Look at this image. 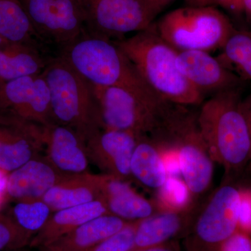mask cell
Listing matches in <instances>:
<instances>
[{
    "instance_id": "1",
    "label": "cell",
    "mask_w": 251,
    "mask_h": 251,
    "mask_svg": "<svg viewBox=\"0 0 251 251\" xmlns=\"http://www.w3.org/2000/svg\"><path fill=\"white\" fill-rule=\"evenodd\" d=\"M242 89L212 96L202 104L197 117L208 153L227 174L240 171L251 160V136L242 111Z\"/></svg>"
},
{
    "instance_id": "2",
    "label": "cell",
    "mask_w": 251,
    "mask_h": 251,
    "mask_svg": "<svg viewBox=\"0 0 251 251\" xmlns=\"http://www.w3.org/2000/svg\"><path fill=\"white\" fill-rule=\"evenodd\" d=\"M147 85L163 100L176 105H201L204 97L176 66L178 51L162 39L155 23L126 39L115 41Z\"/></svg>"
},
{
    "instance_id": "3",
    "label": "cell",
    "mask_w": 251,
    "mask_h": 251,
    "mask_svg": "<svg viewBox=\"0 0 251 251\" xmlns=\"http://www.w3.org/2000/svg\"><path fill=\"white\" fill-rule=\"evenodd\" d=\"M93 88L102 128L124 130L138 137L159 136L181 106L126 87L93 85Z\"/></svg>"
},
{
    "instance_id": "4",
    "label": "cell",
    "mask_w": 251,
    "mask_h": 251,
    "mask_svg": "<svg viewBox=\"0 0 251 251\" xmlns=\"http://www.w3.org/2000/svg\"><path fill=\"white\" fill-rule=\"evenodd\" d=\"M59 56L92 85L118 86L158 96L116 42L108 38L85 30L80 37L62 47Z\"/></svg>"
},
{
    "instance_id": "5",
    "label": "cell",
    "mask_w": 251,
    "mask_h": 251,
    "mask_svg": "<svg viewBox=\"0 0 251 251\" xmlns=\"http://www.w3.org/2000/svg\"><path fill=\"white\" fill-rule=\"evenodd\" d=\"M43 74L49 89L54 123L75 130L85 141L102 128L92 84L59 55L50 59Z\"/></svg>"
},
{
    "instance_id": "6",
    "label": "cell",
    "mask_w": 251,
    "mask_h": 251,
    "mask_svg": "<svg viewBox=\"0 0 251 251\" xmlns=\"http://www.w3.org/2000/svg\"><path fill=\"white\" fill-rule=\"evenodd\" d=\"M158 35L177 51L221 49L234 30L227 17L213 6H186L163 16Z\"/></svg>"
},
{
    "instance_id": "7",
    "label": "cell",
    "mask_w": 251,
    "mask_h": 251,
    "mask_svg": "<svg viewBox=\"0 0 251 251\" xmlns=\"http://www.w3.org/2000/svg\"><path fill=\"white\" fill-rule=\"evenodd\" d=\"M242 191L234 185L223 184L201 210H196L186 233V251H220L226 240L239 228Z\"/></svg>"
},
{
    "instance_id": "8",
    "label": "cell",
    "mask_w": 251,
    "mask_h": 251,
    "mask_svg": "<svg viewBox=\"0 0 251 251\" xmlns=\"http://www.w3.org/2000/svg\"><path fill=\"white\" fill-rule=\"evenodd\" d=\"M85 30L111 39L145 30L157 16L144 0H80Z\"/></svg>"
},
{
    "instance_id": "9",
    "label": "cell",
    "mask_w": 251,
    "mask_h": 251,
    "mask_svg": "<svg viewBox=\"0 0 251 251\" xmlns=\"http://www.w3.org/2000/svg\"><path fill=\"white\" fill-rule=\"evenodd\" d=\"M39 39L61 47L85 31V14L80 0H20Z\"/></svg>"
},
{
    "instance_id": "10",
    "label": "cell",
    "mask_w": 251,
    "mask_h": 251,
    "mask_svg": "<svg viewBox=\"0 0 251 251\" xmlns=\"http://www.w3.org/2000/svg\"><path fill=\"white\" fill-rule=\"evenodd\" d=\"M0 115L41 126L54 123L43 72L0 82Z\"/></svg>"
},
{
    "instance_id": "11",
    "label": "cell",
    "mask_w": 251,
    "mask_h": 251,
    "mask_svg": "<svg viewBox=\"0 0 251 251\" xmlns=\"http://www.w3.org/2000/svg\"><path fill=\"white\" fill-rule=\"evenodd\" d=\"M45 126L0 115V171L9 173L44 150Z\"/></svg>"
},
{
    "instance_id": "12",
    "label": "cell",
    "mask_w": 251,
    "mask_h": 251,
    "mask_svg": "<svg viewBox=\"0 0 251 251\" xmlns=\"http://www.w3.org/2000/svg\"><path fill=\"white\" fill-rule=\"evenodd\" d=\"M140 138L130 132L100 128L85 140L89 159L104 174L126 181L131 176L130 161Z\"/></svg>"
},
{
    "instance_id": "13",
    "label": "cell",
    "mask_w": 251,
    "mask_h": 251,
    "mask_svg": "<svg viewBox=\"0 0 251 251\" xmlns=\"http://www.w3.org/2000/svg\"><path fill=\"white\" fill-rule=\"evenodd\" d=\"M176 66L203 97L242 87L244 81L206 51H178Z\"/></svg>"
},
{
    "instance_id": "14",
    "label": "cell",
    "mask_w": 251,
    "mask_h": 251,
    "mask_svg": "<svg viewBox=\"0 0 251 251\" xmlns=\"http://www.w3.org/2000/svg\"><path fill=\"white\" fill-rule=\"evenodd\" d=\"M170 148L177 151L181 175L191 196L198 197L205 193L211 185L214 166L197 124L184 130Z\"/></svg>"
},
{
    "instance_id": "15",
    "label": "cell",
    "mask_w": 251,
    "mask_h": 251,
    "mask_svg": "<svg viewBox=\"0 0 251 251\" xmlns=\"http://www.w3.org/2000/svg\"><path fill=\"white\" fill-rule=\"evenodd\" d=\"M44 151L52 166L64 175L89 173L85 142L75 130L52 123L44 127Z\"/></svg>"
},
{
    "instance_id": "16",
    "label": "cell",
    "mask_w": 251,
    "mask_h": 251,
    "mask_svg": "<svg viewBox=\"0 0 251 251\" xmlns=\"http://www.w3.org/2000/svg\"><path fill=\"white\" fill-rule=\"evenodd\" d=\"M64 176L45 156H36L8 174L6 194L15 201L42 199Z\"/></svg>"
},
{
    "instance_id": "17",
    "label": "cell",
    "mask_w": 251,
    "mask_h": 251,
    "mask_svg": "<svg viewBox=\"0 0 251 251\" xmlns=\"http://www.w3.org/2000/svg\"><path fill=\"white\" fill-rule=\"evenodd\" d=\"M197 209L161 211L138 221L134 244L130 251H140L170 242L176 236L187 232Z\"/></svg>"
},
{
    "instance_id": "18",
    "label": "cell",
    "mask_w": 251,
    "mask_h": 251,
    "mask_svg": "<svg viewBox=\"0 0 251 251\" xmlns=\"http://www.w3.org/2000/svg\"><path fill=\"white\" fill-rule=\"evenodd\" d=\"M107 214L108 209L103 199L54 211L31 239L29 247L38 249L47 247L85 223Z\"/></svg>"
},
{
    "instance_id": "19",
    "label": "cell",
    "mask_w": 251,
    "mask_h": 251,
    "mask_svg": "<svg viewBox=\"0 0 251 251\" xmlns=\"http://www.w3.org/2000/svg\"><path fill=\"white\" fill-rule=\"evenodd\" d=\"M131 221L104 214L85 223L40 251H87L120 232Z\"/></svg>"
},
{
    "instance_id": "20",
    "label": "cell",
    "mask_w": 251,
    "mask_h": 251,
    "mask_svg": "<svg viewBox=\"0 0 251 251\" xmlns=\"http://www.w3.org/2000/svg\"><path fill=\"white\" fill-rule=\"evenodd\" d=\"M100 175H64L46 193L42 200L52 212L92 202L102 198Z\"/></svg>"
},
{
    "instance_id": "21",
    "label": "cell",
    "mask_w": 251,
    "mask_h": 251,
    "mask_svg": "<svg viewBox=\"0 0 251 251\" xmlns=\"http://www.w3.org/2000/svg\"><path fill=\"white\" fill-rule=\"evenodd\" d=\"M39 46L7 42L0 46V82L41 74L49 63Z\"/></svg>"
},
{
    "instance_id": "22",
    "label": "cell",
    "mask_w": 251,
    "mask_h": 251,
    "mask_svg": "<svg viewBox=\"0 0 251 251\" xmlns=\"http://www.w3.org/2000/svg\"><path fill=\"white\" fill-rule=\"evenodd\" d=\"M131 176L149 188L160 190L168 178L159 147L151 138L140 137L130 161Z\"/></svg>"
},
{
    "instance_id": "23",
    "label": "cell",
    "mask_w": 251,
    "mask_h": 251,
    "mask_svg": "<svg viewBox=\"0 0 251 251\" xmlns=\"http://www.w3.org/2000/svg\"><path fill=\"white\" fill-rule=\"evenodd\" d=\"M0 36L9 42L38 45L39 38L20 0H0Z\"/></svg>"
},
{
    "instance_id": "24",
    "label": "cell",
    "mask_w": 251,
    "mask_h": 251,
    "mask_svg": "<svg viewBox=\"0 0 251 251\" xmlns=\"http://www.w3.org/2000/svg\"><path fill=\"white\" fill-rule=\"evenodd\" d=\"M216 58L244 82L251 81V30L234 29Z\"/></svg>"
},
{
    "instance_id": "25",
    "label": "cell",
    "mask_w": 251,
    "mask_h": 251,
    "mask_svg": "<svg viewBox=\"0 0 251 251\" xmlns=\"http://www.w3.org/2000/svg\"><path fill=\"white\" fill-rule=\"evenodd\" d=\"M104 201L109 214L127 221H140L162 211L158 204L140 196L130 186Z\"/></svg>"
},
{
    "instance_id": "26",
    "label": "cell",
    "mask_w": 251,
    "mask_h": 251,
    "mask_svg": "<svg viewBox=\"0 0 251 251\" xmlns=\"http://www.w3.org/2000/svg\"><path fill=\"white\" fill-rule=\"evenodd\" d=\"M52 211L42 199L16 201L11 216L16 224L34 237L45 226Z\"/></svg>"
},
{
    "instance_id": "27",
    "label": "cell",
    "mask_w": 251,
    "mask_h": 251,
    "mask_svg": "<svg viewBox=\"0 0 251 251\" xmlns=\"http://www.w3.org/2000/svg\"><path fill=\"white\" fill-rule=\"evenodd\" d=\"M159 191V207L163 211L181 210L190 206L191 194L183 180L168 176ZM161 209V208H160Z\"/></svg>"
},
{
    "instance_id": "28",
    "label": "cell",
    "mask_w": 251,
    "mask_h": 251,
    "mask_svg": "<svg viewBox=\"0 0 251 251\" xmlns=\"http://www.w3.org/2000/svg\"><path fill=\"white\" fill-rule=\"evenodd\" d=\"M32 238L11 216L0 214V251L21 250L29 246Z\"/></svg>"
},
{
    "instance_id": "29",
    "label": "cell",
    "mask_w": 251,
    "mask_h": 251,
    "mask_svg": "<svg viewBox=\"0 0 251 251\" xmlns=\"http://www.w3.org/2000/svg\"><path fill=\"white\" fill-rule=\"evenodd\" d=\"M138 221H131L123 229L87 251H130L134 244Z\"/></svg>"
},
{
    "instance_id": "30",
    "label": "cell",
    "mask_w": 251,
    "mask_h": 251,
    "mask_svg": "<svg viewBox=\"0 0 251 251\" xmlns=\"http://www.w3.org/2000/svg\"><path fill=\"white\" fill-rule=\"evenodd\" d=\"M239 228L251 231V192L242 191L239 209Z\"/></svg>"
},
{
    "instance_id": "31",
    "label": "cell",
    "mask_w": 251,
    "mask_h": 251,
    "mask_svg": "<svg viewBox=\"0 0 251 251\" xmlns=\"http://www.w3.org/2000/svg\"><path fill=\"white\" fill-rule=\"evenodd\" d=\"M220 251H251V239L244 232L237 230L224 242Z\"/></svg>"
},
{
    "instance_id": "32",
    "label": "cell",
    "mask_w": 251,
    "mask_h": 251,
    "mask_svg": "<svg viewBox=\"0 0 251 251\" xmlns=\"http://www.w3.org/2000/svg\"><path fill=\"white\" fill-rule=\"evenodd\" d=\"M211 3L219 5L234 14L245 12L242 0H206V6H211L209 5Z\"/></svg>"
},
{
    "instance_id": "33",
    "label": "cell",
    "mask_w": 251,
    "mask_h": 251,
    "mask_svg": "<svg viewBox=\"0 0 251 251\" xmlns=\"http://www.w3.org/2000/svg\"><path fill=\"white\" fill-rule=\"evenodd\" d=\"M8 175L4 172L0 171V210L9 200L6 194V183Z\"/></svg>"
},
{
    "instance_id": "34",
    "label": "cell",
    "mask_w": 251,
    "mask_h": 251,
    "mask_svg": "<svg viewBox=\"0 0 251 251\" xmlns=\"http://www.w3.org/2000/svg\"><path fill=\"white\" fill-rule=\"evenodd\" d=\"M242 108L244 116L247 120L251 136V91L247 97L242 100Z\"/></svg>"
},
{
    "instance_id": "35",
    "label": "cell",
    "mask_w": 251,
    "mask_h": 251,
    "mask_svg": "<svg viewBox=\"0 0 251 251\" xmlns=\"http://www.w3.org/2000/svg\"><path fill=\"white\" fill-rule=\"evenodd\" d=\"M145 2L151 7V9L156 13L161 12L162 9L167 6L170 2H171L173 0H144Z\"/></svg>"
},
{
    "instance_id": "36",
    "label": "cell",
    "mask_w": 251,
    "mask_h": 251,
    "mask_svg": "<svg viewBox=\"0 0 251 251\" xmlns=\"http://www.w3.org/2000/svg\"><path fill=\"white\" fill-rule=\"evenodd\" d=\"M140 251H179L173 243L167 242L161 245L156 246Z\"/></svg>"
},
{
    "instance_id": "37",
    "label": "cell",
    "mask_w": 251,
    "mask_h": 251,
    "mask_svg": "<svg viewBox=\"0 0 251 251\" xmlns=\"http://www.w3.org/2000/svg\"><path fill=\"white\" fill-rule=\"evenodd\" d=\"M242 1L244 3L245 12H247L249 17L251 18V0H242Z\"/></svg>"
},
{
    "instance_id": "38",
    "label": "cell",
    "mask_w": 251,
    "mask_h": 251,
    "mask_svg": "<svg viewBox=\"0 0 251 251\" xmlns=\"http://www.w3.org/2000/svg\"><path fill=\"white\" fill-rule=\"evenodd\" d=\"M9 42V41H7L6 40H5L4 38L2 37V36H0V46L2 45V44H6V43Z\"/></svg>"
}]
</instances>
